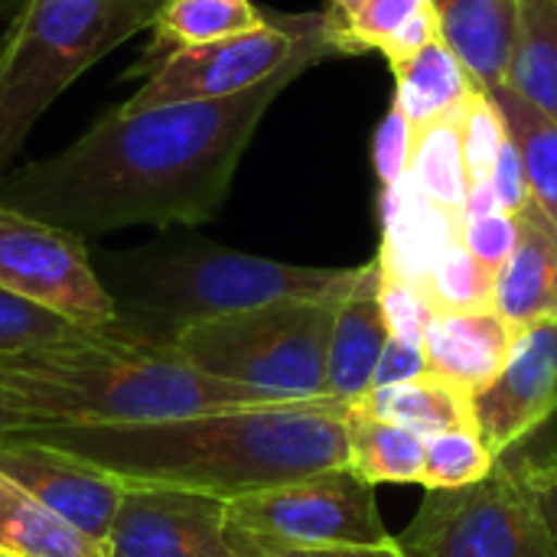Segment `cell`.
I'll use <instances>...</instances> for the list:
<instances>
[{
	"label": "cell",
	"instance_id": "obj_22",
	"mask_svg": "<svg viewBox=\"0 0 557 557\" xmlns=\"http://www.w3.org/2000/svg\"><path fill=\"white\" fill-rule=\"evenodd\" d=\"M0 555L111 557V552L0 473Z\"/></svg>",
	"mask_w": 557,
	"mask_h": 557
},
{
	"label": "cell",
	"instance_id": "obj_15",
	"mask_svg": "<svg viewBox=\"0 0 557 557\" xmlns=\"http://www.w3.org/2000/svg\"><path fill=\"white\" fill-rule=\"evenodd\" d=\"M519 336L522 330L493 307L470 313H437L424 339L428 369L431 375L476 398L499 379Z\"/></svg>",
	"mask_w": 557,
	"mask_h": 557
},
{
	"label": "cell",
	"instance_id": "obj_25",
	"mask_svg": "<svg viewBox=\"0 0 557 557\" xmlns=\"http://www.w3.org/2000/svg\"><path fill=\"white\" fill-rule=\"evenodd\" d=\"M493 101L499 104L506 131L522 153L532 202L557 225V124L519 98L509 85L496 88Z\"/></svg>",
	"mask_w": 557,
	"mask_h": 557
},
{
	"label": "cell",
	"instance_id": "obj_28",
	"mask_svg": "<svg viewBox=\"0 0 557 557\" xmlns=\"http://www.w3.org/2000/svg\"><path fill=\"white\" fill-rule=\"evenodd\" d=\"M496 290V274L480 264L463 242H457L441 264L434 268L428 281V297L437 307V313H470V310H490Z\"/></svg>",
	"mask_w": 557,
	"mask_h": 557
},
{
	"label": "cell",
	"instance_id": "obj_40",
	"mask_svg": "<svg viewBox=\"0 0 557 557\" xmlns=\"http://www.w3.org/2000/svg\"><path fill=\"white\" fill-rule=\"evenodd\" d=\"M362 3H366V0H330L326 16H330L333 26H343V23H349V20L356 16V10H359Z\"/></svg>",
	"mask_w": 557,
	"mask_h": 557
},
{
	"label": "cell",
	"instance_id": "obj_30",
	"mask_svg": "<svg viewBox=\"0 0 557 557\" xmlns=\"http://www.w3.org/2000/svg\"><path fill=\"white\" fill-rule=\"evenodd\" d=\"M506 137H509V131H506L499 104L493 101V95H486L480 88L460 111V140H463L470 186L493 176V166H496V157H499Z\"/></svg>",
	"mask_w": 557,
	"mask_h": 557
},
{
	"label": "cell",
	"instance_id": "obj_1",
	"mask_svg": "<svg viewBox=\"0 0 557 557\" xmlns=\"http://www.w3.org/2000/svg\"><path fill=\"white\" fill-rule=\"evenodd\" d=\"M304 72L294 65L228 98L111 108L62 153L0 176V206L82 238L212 222L258 124Z\"/></svg>",
	"mask_w": 557,
	"mask_h": 557
},
{
	"label": "cell",
	"instance_id": "obj_23",
	"mask_svg": "<svg viewBox=\"0 0 557 557\" xmlns=\"http://www.w3.org/2000/svg\"><path fill=\"white\" fill-rule=\"evenodd\" d=\"M506 85L557 124V0H519Z\"/></svg>",
	"mask_w": 557,
	"mask_h": 557
},
{
	"label": "cell",
	"instance_id": "obj_43",
	"mask_svg": "<svg viewBox=\"0 0 557 557\" xmlns=\"http://www.w3.org/2000/svg\"><path fill=\"white\" fill-rule=\"evenodd\" d=\"M0 557H10V555H0Z\"/></svg>",
	"mask_w": 557,
	"mask_h": 557
},
{
	"label": "cell",
	"instance_id": "obj_42",
	"mask_svg": "<svg viewBox=\"0 0 557 557\" xmlns=\"http://www.w3.org/2000/svg\"><path fill=\"white\" fill-rule=\"evenodd\" d=\"M0 59H3V29H0Z\"/></svg>",
	"mask_w": 557,
	"mask_h": 557
},
{
	"label": "cell",
	"instance_id": "obj_5",
	"mask_svg": "<svg viewBox=\"0 0 557 557\" xmlns=\"http://www.w3.org/2000/svg\"><path fill=\"white\" fill-rule=\"evenodd\" d=\"M163 0H20L0 59V176L49 104L147 29Z\"/></svg>",
	"mask_w": 557,
	"mask_h": 557
},
{
	"label": "cell",
	"instance_id": "obj_10",
	"mask_svg": "<svg viewBox=\"0 0 557 557\" xmlns=\"http://www.w3.org/2000/svg\"><path fill=\"white\" fill-rule=\"evenodd\" d=\"M0 287L72 326L108 330L114 300L82 235L0 206Z\"/></svg>",
	"mask_w": 557,
	"mask_h": 557
},
{
	"label": "cell",
	"instance_id": "obj_8",
	"mask_svg": "<svg viewBox=\"0 0 557 557\" xmlns=\"http://www.w3.org/2000/svg\"><path fill=\"white\" fill-rule=\"evenodd\" d=\"M336 39L326 10L323 13H274L248 33L183 49L166 55L144 75V85L117 104L121 111H147L176 101H209L242 95L261 82L294 69L336 59Z\"/></svg>",
	"mask_w": 557,
	"mask_h": 557
},
{
	"label": "cell",
	"instance_id": "obj_36",
	"mask_svg": "<svg viewBox=\"0 0 557 557\" xmlns=\"http://www.w3.org/2000/svg\"><path fill=\"white\" fill-rule=\"evenodd\" d=\"M431 369H428V356H424V346H414V343H405V339H388L385 349H382V359L375 366V375H372V388H388V385H405V382H418L424 379Z\"/></svg>",
	"mask_w": 557,
	"mask_h": 557
},
{
	"label": "cell",
	"instance_id": "obj_39",
	"mask_svg": "<svg viewBox=\"0 0 557 557\" xmlns=\"http://www.w3.org/2000/svg\"><path fill=\"white\" fill-rule=\"evenodd\" d=\"M277 557H405L398 548V539L385 545H333V548H304Z\"/></svg>",
	"mask_w": 557,
	"mask_h": 557
},
{
	"label": "cell",
	"instance_id": "obj_26",
	"mask_svg": "<svg viewBox=\"0 0 557 557\" xmlns=\"http://www.w3.org/2000/svg\"><path fill=\"white\" fill-rule=\"evenodd\" d=\"M411 173L418 186L428 193V199H434L441 209L463 219L470 176H467L463 140H460V111L434 121L431 127L418 134Z\"/></svg>",
	"mask_w": 557,
	"mask_h": 557
},
{
	"label": "cell",
	"instance_id": "obj_32",
	"mask_svg": "<svg viewBox=\"0 0 557 557\" xmlns=\"http://www.w3.org/2000/svg\"><path fill=\"white\" fill-rule=\"evenodd\" d=\"M379 304H382V317L388 323V333L395 339L424 346V339H428V333H431V326L437 320V307L431 304L428 290L382 274Z\"/></svg>",
	"mask_w": 557,
	"mask_h": 557
},
{
	"label": "cell",
	"instance_id": "obj_14",
	"mask_svg": "<svg viewBox=\"0 0 557 557\" xmlns=\"http://www.w3.org/2000/svg\"><path fill=\"white\" fill-rule=\"evenodd\" d=\"M379 219L382 245L375 261L382 274L428 290L434 268L460 242L463 219L428 199L411 170L395 186L379 189Z\"/></svg>",
	"mask_w": 557,
	"mask_h": 557
},
{
	"label": "cell",
	"instance_id": "obj_19",
	"mask_svg": "<svg viewBox=\"0 0 557 557\" xmlns=\"http://www.w3.org/2000/svg\"><path fill=\"white\" fill-rule=\"evenodd\" d=\"M264 20L268 10H261L255 0H163L150 23L153 36L131 72L147 75L173 52L248 33Z\"/></svg>",
	"mask_w": 557,
	"mask_h": 557
},
{
	"label": "cell",
	"instance_id": "obj_34",
	"mask_svg": "<svg viewBox=\"0 0 557 557\" xmlns=\"http://www.w3.org/2000/svg\"><path fill=\"white\" fill-rule=\"evenodd\" d=\"M463 248L486 264L493 274H499V268L512 258L516 242H519V219L509 212H490L480 219H463V232H460Z\"/></svg>",
	"mask_w": 557,
	"mask_h": 557
},
{
	"label": "cell",
	"instance_id": "obj_38",
	"mask_svg": "<svg viewBox=\"0 0 557 557\" xmlns=\"http://www.w3.org/2000/svg\"><path fill=\"white\" fill-rule=\"evenodd\" d=\"M522 470H525L529 490L535 496V506L542 512V522L548 529V539L557 555V457H545V460L522 457Z\"/></svg>",
	"mask_w": 557,
	"mask_h": 557
},
{
	"label": "cell",
	"instance_id": "obj_37",
	"mask_svg": "<svg viewBox=\"0 0 557 557\" xmlns=\"http://www.w3.org/2000/svg\"><path fill=\"white\" fill-rule=\"evenodd\" d=\"M437 39H444V33H441V20H437V13H434V7H424L418 16H411L385 46H382V55L388 59V65L392 69H398L401 62H408V59H414L421 49H428L431 42H437Z\"/></svg>",
	"mask_w": 557,
	"mask_h": 557
},
{
	"label": "cell",
	"instance_id": "obj_9",
	"mask_svg": "<svg viewBox=\"0 0 557 557\" xmlns=\"http://www.w3.org/2000/svg\"><path fill=\"white\" fill-rule=\"evenodd\" d=\"M398 548L405 557H557L516 450L480 483L424 490Z\"/></svg>",
	"mask_w": 557,
	"mask_h": 557
},
{
	"label": "cell",
	"instance_id": "obj_41",
	"mask_svg": "<svg viewBox=\"0 0 557 557\" xmlns=\"http://www.w3.org/2000/svg\"><path fill=\"white\" fill-rule=\"evenodd\" d=\"M26 424H23V418L10 408V401L0 395V441L7 437V434H13V431H23Z\"/></svg>",
	"mask_w": 557,
	"mask_h": 557
},
{
	"label": "cell",
	"instance_id": "obj_24",
	"mask_svg": "<svg viewBox=\"0 0 557 557\" xmlns=\"http://www.w3.org/2000/svg\"><path fill=\"white\" fill-rule=\"evenodd\" d=\"M346 444L349 470L372 486H411L424 476V447L428 441L408 428L385 424L346 408Z\"/></svg>",
	"mask_w": 557,
	"mask_h": 557
},
{
	"label": "cell",
	"instance_id": "obj_7",
	"mask_svg": "<svg viewBox=\"0 0 557 557\" xmlns=\"http://www.w3.org/2000/svg\"><path fill=\"white\" fill-rule=\"evenodd\" d=\"M225 539L238 557H277L333 545H385L375 486L349 467L323 470L225 503Z\"/></svg>",
	"mask_w": 557,
	"mask_h": 557
},
{
	"label": "cell",
	"instance_id": "obj_29",
	"mask_svg": "<svg viewBox=\"0 0 557 557\" xmlns=\"http://www.w3.org/2000/svg\"><path fill=\"white\" fill-rule=\"evenodd\" d=\"M424 7H431V0H366L349 23H330L339 55L382 52V46Z\"/></svg>",
	"mask_w": 557,
	"mask_h": 557
},
{
	"label": "cell",
	"instance_id": "obj_27",
	"mask_svg": "<svg viewBox=\"0 0 557 557\" xmlns=\"http://www.w3.org/2000/svg\"><path fill=\"white\" fill-rule=\"evenodd\" d=\"M496 467L493 450L476 431H450L428 437L424 447V490H460L480 483Z\"/></svg>",
	"mask_w": 557,
	"mask_h": 557
},
{
	"label": "cell",
	"instance_id": "obj_4",
	"mask_svg": "<svg viewBox=\"0 0 557 557\" xmlns=\"http://www.w3.org/2000/svg\"><path fill=\"white\" fill-rule=\"evenodd\" d=\"M95 268L114 300V323L104 333L147 346H173L196 323L277 300L339 304L362 277V264L307 268L196 238L101 251L95 255Z\"/></svg>",
	"mask_w": 557,
	"mask_h": 557
},
{
	"label": "cell",
	"instance_id": "obj_17",
	"mask_svg": "<svg viewBox=\"0 0 557 557\" xmlns=\"http://www.w3.org/2000/svg\"><path fill=\"white\" fill-rule=\"evenodd\" d=\"M519 219L512 258L496 274L493 310L529 330L557 320V225L532 202Z\"/></svg>",
	"mask_w": 557,
	"mask_h": 557
},
{
	"label": "cell",
	"instance_id": "obj_18",
	"mask_svg": "<svg viewBox=\"0 0 557 557\" xmlns=\"http://www.w3.org/2000/svg\"><path fill=\"white\" fill-rule=\"evenodd\" d=\"M431 7L473 82L486 95L503 88L519 33V0H431Z\"/></svg>",
	"mask_w": 557,
	"mask_h": 557
},
{
	"label": "cell",
	"instance_id": "obj_12",
	"mask_svg": "<svg viewBox=\"0 0 557 557\" xmlns=\"http://www.w3.org/2000/svg\"><path fill=\"white\" fill-rule=\"evenodd\" d=\"M0 473L59 512L65 522L82 529L88 539L108 545L117 506L127 490L117 476L16 431L0 441Z\"/></svg>",
	"mask_w": 557,
	"mask_h": 557
},
{
	"label": "cell",
	"instance_id": "obj_6",
	"mask_svg": "<svg viewBox=\"0 0 557 557\" xmlns=\"http://www.w3.org/2000/svg\"><path fill=\"white\" fill-rule=\"evenodd\" d=\"M333 317V300H277L196 323L173 339V349L212 379L277 401H317L330 398L326 349Z\"/></svg>",
	"mask_w": 557,
	"mask_h": 557
},
{
	"label": "cell",
	"instance_id": "obj_20",
	"mask_svg": "<svg viewBox=\"0 0 557 557\" xmlns=\"http://www.w3.org/2000/svg\"><path fill=\"white\" fill-rule=\"evenodd\" d=\"M349 411H359V414L385 421V424L408 428L424 441L437 437V434H450V431H476L473 395H467L463 388H457L431 372L418 382L372 388L369 395L352 401Z\"/></svg>",
	"mask_w": 557,
	"mask_h": 557
},
{
	"label": "cell",
	"instance_id": "obj_35",
	"mask_svg": "<svg viewBox=\"0 0 557 557\" xmlns=\"http://www.w3.org/2000/svg\"><path fill=\"white\" fill-rule=\"evenodd\" d=\"M493 189L499 199V209L509 215H519L532 206V193H529V180H525V166H522V153L516 147L512 137H506L496 166H493Z\"/></svg>",
	"mask_w": 557,
	"mask_h": 557
},
{
	"label": "cell",
	"instance_id": "obj_11",
	"mask_svg": "<svg viewBox=\"0 0 557 557\" xmlns=\"http://www.w3.org/2000/svg\"><path fill=\"white\" fill-rule=\"evenodd\" d=\"M111 557H238L225 539V499L176 486H127Z\"/></svg>",
	"mask_w": 557,
	"mask_h": 557
},
{
	"label": "cell",
	"instance_id": "obj_13",
	"mask_svg": "<svg viewBox=\"0 0 557 557\" xmlns=\"http://www.w3.org/2000/svg\"><path fill=\"white\" fill-rule=\"evenodd\" d=\"M476 431L493 457L512 454L557 414V320L522 330L499 379L473 398Z\"/></svg>",
	"mask_w": 557,
	"mask_h": 557
},
{
	"label": "cell",
	"instance_id": "obj_33",
	"mask_svg": "<svg viewBox=\"0 0 557 557\" xmlns=\"http://www.w3.org/2000/svg\"><path fill=\"white\" fill-rule=\"evenodd\" d=\"M414 147H418V131L392 98L385 117L379 121L372 134V170L379 186H395L414 163Z\"/></svg>",
	"mask_w": 557,
	"mask_h": 557
},
{
	"label": "cell",
	"instance_id": "obj_21",
	"mask_svg": "<svg viewBox=\"0 0 557 557\" xmlns=\"http://www.w3.org/2000/svg\"><path fill=\"white\" fill-rule=\"evenodd\" d=\"M395 72V101L405 117L421 134L441 117L463 111V104L480 91L460 55L447 46V39L431 42L414 59L401 62Z\"/></svg>",
	"mask_w": 557,
	"mask_h": 557
},
{
	"label": "cell",
	"instance_id": "obj_3",
	"mask_svg": "<svg viewBox=\"0 0 557 557\" xmlns=\"http://www.w3.org/2000/svg\"><path fill=\"white\" fill-rule=\"evenodd\" d=\"M0 395L29 428H134L186 421L277 398L212 379L173 346L85 330L16 356H0Z\"/></svg>",
	"mask_w": 557,
	"mask_h": 557
},
{
	"label": "cell",
	"instance_id": "obj_2",
	"mask_svg": "<svg viewBox=\"0 0 557 557\" xmlns=\"http://www.w3.org/2000/svg\"><path fill=\"white\" fill-rule=\"evenodd\" d=\"M346 408L333 398L255 405L134 428H29L124 486H176L238 499L323 470L349 467Z\"/></svg>",
	"mask_w": 557,
	"mask_h": 557
},
{
	"label": "cell",
	"instance_id": "obj_16",
	"mask_svg": "<svg viewBox=\"0 0 557 557\" xmlns=\"http://www.w3.org/2000/svg\"><path fill=\"white\" fill-rule=\"evenodd\" d=\"M379 261L362 264V277L349 297L336 304L330 349H326V395L339 405H352L372 392V375L392 339L379 304Z\"/></svg>",
	"mask_w": 557,
	"mask_h": 557
},
{
	"label": "cell",
	"instance_id": "obj_31",
	"mask_svg": "<svg viewBox=\"0 0 557 557\" xmlns=\"http://www.w3.org/2000/svg\"><path fill=\"white\" fill-rule=\"evenodd\" d=\"M75 333H85V330L0 287V356H16L46 343L69 339Z\"/></svg>",
	"mask_w": 557,
	"mask_h": 557
}]
</instances>
